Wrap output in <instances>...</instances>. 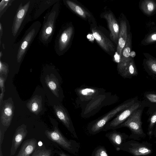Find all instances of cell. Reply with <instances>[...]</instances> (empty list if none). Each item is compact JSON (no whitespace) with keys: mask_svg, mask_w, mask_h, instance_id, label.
<instances>
[{"mask_svg":"<svg viewBox=\"0 0 156 156\" xmlns=\"http://www.w3.org/2000/svg\"><path fill=\"white\" fill-rule=\"evenodd\" d=\"M135 103V101L133 100L123 103L115 107L103 116L91 122L87 127L88 132L90 134L95 135L102 131L105 125L112 118Z\"/></svg>","mask_w":156,"mask_h":156,"instance_id":"obj_1","label":"cell"},{"mask_svg":"<svg viewBox=\"0 0 156 156\" xmlns=\"http://www.w3.org/2000/svg\"><path fill=\"white\" fill-rule=\"evenodd\" d=\"M45 133L49 140L57 143L69 153L76 155L78 154L80 144L74 140L66 138L60 131L57 125L54 126L53 131L46 130Z\"/></svg>","mask_w":156,"mask_h":156,"instance_id":"obj_2","label":"cell"},{"mask_svg":"<svg viewBox=\"0 0 156 156\" xmlns=\"http://www.w3.org/2000/svg\"><path fill=\"white\" fill-rule=\"evenodd\" d=\"M140 107L138 103H135L129 107L123 110L111 120L103 128L102 131L109 130H115L119 128L128 117Z\"/></svg>","mask_w":156,"mask_h":156,"instance_id":"obj_3","label":"cell"},{"mask_svg":"<svg viewBox=\"0 0 156 156\" xmlns=\"http://www.w3.org/2000/svg\"><path fill=\"white\" fill-rule=\"evenodd\" d=\"M2 104L1 121L3 128L0 129L5 131L11 122L14 114V107L12 101L10 99L5 100Z\"/></svg>","mask_w":156,"mask_h":156,"instance_id":"obj_4","label":"cell"},{"mask_svg":"<svg viewBox=\"0 0 156 156\" xmlns=\"http://www.w3.org/2000/svg\"><path fill=\"white\" fill-rule=\"evenodd\" d=\"M141 113L142 110L141 109H137L121 125L119 128L128 127L135 133L142 134L143 131L140 119Z\"/></svg>","mask_w":156,"mask_h":156,"instance_id":"obj_5","label":"cell"},{"mask_svg":"<svg viewBox=\"0 0 156 156\" xmlns=\"http://www.w3.org/2000/svg\"><path fill=\"white\" fill-rule=\"evenodd\" d=\"M132 48V37L131 33L128 34L126 41L122 49L120 55L119 62L118 64L117 70L120 75L129 65L132 58L130 53Z\"/></svg>","mask_w":156,"mask_h":156,"instance_id":"obj_6","label":"cell"},{"mask_svg":"<svg viewBox=\"0 0 156 156\" xmlns=\"http://www.w3.org/2000/svg\"><path fill=\"white\" fill-rule=\"evenodd\" d=\"M27 126L23 124L16 130L13 136L10 149V156H13L27 135Z\"/></svg>","mask_w":156,"mask_h":156,"instance_id":"obj_7","label":"cell"},{"mask_svg":"<svg viewBox=\"0 0 156 156\" xmlns=\"http://www.w3.org/2000/svg\"><path fill=\"white\" fill-rule=\"evenodd\" d=\"M54 108L58 119L62 122L72 136L74 138H77L78 137L73 126L71 120L64 108L60 105H54Z\"/></svg>","mask_w":156,"mask_h":156,"instance_id":"obj_8","label":"cell"},{"mask_svg":"<svg viewBox=\"0 0 156 156\" xmlns=\"http://www.w3.org/2000/svg\"><path fill=\"white\" fill-rule=\"evenodd\" d=\"M102 92L101 89L92 87L77 89L76 92L79 98L82 101H88L94 99Z\"/></svg>","mask_w":156,"mask_h":156,"instance_id":"obj_9","label":"cell"},{"mask_svg":"<svg viewBox=\"0 0 156 156\" xmlns=\"http://www.w3.org/2000/svg\"><path fill=\"white\" fill-rule=\"evenodd\" d=\"M94 38L100 45L105 51H114V46L112 42L100 31L95 29H92Z\"/></svg>","mask_w":156,"mask_h":156,"instance_id":"obj_10","label":"cell"},{"mask_svg":"<svg viewBox=\"0 0 156 156\" xmlns=\"http://www.w3.org/2000/svg\"><path fill=\"white\" fill-rule=\"evenodd\" d=\"M37 140L34 138L28 139L23 143L16 156H30L37 146Z\"/></svg>","mask_w":156,"mask_h":156,"instance_id":"obj_11","label":"cell"},{"mask_svg":"<svg viewBox=\"0 0 156 156\" xmlns=\"http://www.w3.org/2000/svg\"><path fill=\"white\" fill-rule=\"evenodd\" d=\"M104 17L107 21L110 31L111 37L113 41L116 43L118 40L120 30L118 23L111 13L105 14L104 16Z\"/></svg>","mask_w":156,"mask_h":156,"instance_id":"obj_12","label":"cell"},{"mask_svg":"<svg viewBox=\"0 0 156 156\" xmlns=\"http://www.w3.org/2000/svg\"><path fill=\"white\" fill-rule=\"evenodd\" d=\"M127 27L125 20L120 22V28L118 37L117 52L120 56L122 50L125 46L128 36Z\"/></svg>","mask_w":156,"mask_h":156,"instance_id":"obj_13","label":"cell"},{"mask_svg":"<svg viewBox=\"0 0 156 156\" xmlns=\"http://www.w3.org/2000/svg\"><path fill=\"white\" fill-rule=\"evenodd\" d=\"M27 107L31 112L37 115L42 109L41 96L38 95L34 96L27 102Z\"/></svg>","mask_w":156,"mask_h":156,"instance_id":"obj_14","label":"cell"},{"mask_svg":"<svg viewBox=\"0 0 156 156\" xmlns=\"http://www.w3.org/2000/svg\"><path fill=\"white\" fill-rule=\"evenodd\" d=\"M140 9L146 15L151 16L156 12V2L153 0L141 1L139 4Z\"/></svg>","mask_w":156,"mask_h":156,"instance_id":"obj_15","label":"cell"},{"mask_svg":"<svg viewBox=\"0 0 156 156\" xmlns=\"http://www.w3.org/2000/svg\"><path fill=\"white\" fill-rule=\"evenodd\" d=\"M29 5L30 2H29L20 9L16 16L13 29V34L14 36L16 35L21 26Z\"/></svg>","mask_w":156,"mask_h":156,"instance_id":"obj_16","label":"cell"},{"mask_svg":"<svg viewBox=\"0 0 156 156\" xmlns=\"http://www.w3.org/2000/svg\"><path fill=\"white\" fill-rule=\"evenodd\" d=\"M45 82L52 93L57 97H59V85L58 79L53 74L47 75Z\"/></svg>","mask_w":156,"mask_h":156,"instance_id":"obj_17","label":"cell"},{"mask_svg":"<svg viewBox=\"0 0 156 156\" xmlns=\"http://www.w3.org/2000/svg\"><path fill=\"white\" fill-rule=\"evenodd\" d=\"M105 136L116 148L122 144L125 136L123 133L114 130L106 133Z\"/></svg>","mask_w":156,"mask_h":156,"instance_id":"obj_18","label":"cell"},{"mask_svg":"<svg viewBox=\"0 0 156 156\" xmlns=\"http://www.w3.org/2000/svg\"><path fill=\"white\" fill-rule=\"evenodd\" d=\"M35 33V30L33 29L31 30L25 37L20 47L17 55V61L19 62L24 54L25 51L33 38Z\"/></svg>","mask_w":156,"mask_h":156,"instance_id":"obj_19","label":"cell"},{"mask_svg":"<svg viewBox=\"0 0 156 156\" xmlns=\"http://www.w3.org/2000/svg\"><path fill=\"white\" fill-rule=\"evenodd\" d=\"M73 33L72 27L67 28L62 32L60 37L59 45L61 51L64 50L68 45Z\"/></svg>","mask_w":156,"mask_h":156,"instance_id":"obj_20","label":"cell"},{"mask_svg":"<svg viewBox=\"0 0 156 156\" xmlns=\"http://www.w3.org/2000/svg\"><path fill=\"white\" fill-rule=\"evenodd\" d=\"M55 15V12H53L50 14L47 23L44 27L42 35L44 40L48 39L52 32Z\"/></svg>","mask_w":156,"mask_h":156,"instance_id":"obj_21","label":"cell"},{"mask_svg":"<svg viewBox=\"0 0 156 156\" xmlns=\"http://www.w3.org/2000/svg\"><path fill=\"white\" fill-rule=\"evenodd\" d=\"M143 55L145 57L144 64L150 71L156 75V58L147 53H144Z\"/></svg>","mask_w":156,"mask_h":156,"instance_id":"obj_22","label":"cell"},{"mask_svg":"<svg viewBox=\"0 0 156 156\" xmlns=\"http://www.w3.org/2000/svg\"><path fill=\"white\" fill-rule=\"evenodd\" d=\"M137 73V69L132 58L129 65L120 75L124 78H129L136 75Z\"/></svg>","mask_w":156,"mask_h":156,"instance_id":"obj_23","label":"cell"},{"mask_svg":"<svg viewBox=\"0 0 156 156\" xmlns=\"http://www.w3.org/2000/svg\"><path fill=\"white\" fill-rule=\"evenodd\" d=\"M53 152L51 149H47L44 144L39 145L31 156H51Z\"/></svg>","mask_w":156,"mask_h":156,"instance_id":"obj_24","label":"cell"},{"mask_svg":"<svg viewBox=\"0 0 156 156\" xmlns=\"http://www.w3.org/2000/svg\"><path fill=\"white\" fill-rule=\"evenodd\" d=\"M66 2L69 6L73 11L81 16L86 18L87 16H89V15L80 6L74 2L69 0L66 1Z\"/></svg>","mask_w":156,"mask_h":156,"instance_id":"obj_25","label":"cell"},{"mask_svg":"<svg viewBox=\"0 0 156 156\" xmlns=\"http://www.w3.org/2000/svg\"><path fill=\"white\" fill-rule=\"evenodd\" d=\"M129 150L130 153L136 156L147 155L150 154L151 152L149 148L144 146L129 148Z\"/></svg>","mask_w":156,"mask_h":156,"instance_id":"obj_26","label":"cell"},{"mask_svg":"<svg viewBox=\"0 0 156 156\" xmlns=\"http://www.w3.org/2000/svg\"><path fill=\"white\" fill-rule=\"evenodd\" d=\"M156 42V31L148 34L141 42L144 45H147Z\"/></svg>","mask_w":156,"mask_h":156,"instance_id":"obj_27","label":"cell"},{"mask_svg":"<svg viewBox=\"0 0 156 156\" xmlns=\"http://www.w3.org/2000/svg\"><path fill=\"white\" fill-rule=\"evenodd\" d=\"M91 156H109L105 148L99 146L96 148L92 153Z\"/></svg>","mask_w":156,"mask_h":156,"instance_id":"obj_28","label":"cell"},{"mask_svg":"<svg viewBox=\"0 0 156 156\" xmlns=\"http://www.w3.org/2000/svg\"><path fill=\"white\" fill-rule=\"evenodd\" d=\"M8 72V67L4 64L2 63L1 62H0V73L1 74L5 75L7 74Z\"/></svg>","mask_w":156,"mask_h":156,"instance_id":"obj_29","label":"cell"},{"mask_svg":"<svg viewBox=\"0 0 156 156\" xmlns=\"http://www.w3.org/2000/svg\"><path fill=\"white\" fill-rule=\"evenodd\" d=\"M146 97L151 102L156 103V94H148L146 95Z\"/></svg>","mask_w":156,"mask_h":156,"instance_id":"obj_30","label":"cell"},{"mask_svg":"<svg viewBox=\"0 0 156 156\" xmlns=\"http://www.w3.org/2000/svg\"><path fill=\"white\" fill-rule=\"evenodd\" d=\"M156 122V112L151 117L150 119V128L151 129Z\"/></svg>","mask_w":156,"mask_h":156,"instance_id":"obj_31","label":"cell"},{"mask_svg":"<svg viewBox=\"0 0 156 156\" xmlns=\"http://www.w3.org/2000/svg\"><path fill=\"white\" fill-rule=\"evenodd\" d=\"M4 78L1 75L0 76V87L1 92H5L4 90Z\"/></svg>","mask_w":156,"mask_h":156,"instance_id":"obj_32","label":"cell"},{"mask_svg":"<svg viewBox=\"0 0 156 156\" xmlns=\"http://www.w3.org/2000/svg\"><path fill=\"white\" fill-rule=\"evenodd\" d=\"M5 132L3 129H0V145H2L3 143Z\"/></svg>","mask_w":156,"mask_h":156,"instance_id":"obj_33","label":"cell"},{"mask_svg":"<svg viewBox=\"0 0 156 156\" xmlns=\"http://www.w3.org/2000/svg\"><path fill=\"white\" fill-rule=\"evenodd\" d=\"M55 152L59 156H70L67 154L62 151L55 150Z\"/></svg>","mask_w":156,"mask_h":156,"instance_id":"obj_34","label":"cell"},{"mask_svg":"<svg viewBox=\"0 0 156 156\" xmlns=\"http://www.w3.org/2000/svg\"><path fill=\"white\" fill-rule=\"evenodd\" d=\"M5 0H2L0 2V8H1V9H2V7L3 8H2V9H3V8H4V7L6 5L7 3H8V2L9 1V0H8V1L7 2H5V3H4L5 2Z\"/></svg>","mask_w":156,"mask_h":156,"instance_id":"obj_35","label":"cell"},{"mask_svg":"<svg viewBox=\"0 0 156 156\" xmlns=\"http://www.w3.org/2000/svg\"><path fill=\"white\" fill-rule=\"evenodd\" d=\"M136 55V52L134 51H131L130 53V56L132 58L134 57Z\"/></svg>","mask_w":156,"mask_h":156,"instance_id":"obj_36","label":"cell"},{"mask_svg":"<svg viewBox=\"0 0 156 156\" xmlns=\"http://www.w3.org/2000/svg\"><path fill=\"white\" fill-rule=\"evenodd\" d=\"M4 92H1L0 95V105H1V102L3 100V99L4 97Z\"/></svg>","mask_w":156,"mask_h":156,"instance_id":"obj_37","label":"cell"},{"mask_svg":"<svg viewBox=\"0 0 156 156\" xmlns=\"http://www.w3.org/2000/svg\"><path fill=\"white\" fill-rule=\"evenodd\" d=\"M0 156H3L2 149V145H0Z\"/></svg>","mask_w":156,"mask_h":156,"instance_id":"obj_38","label":"cell"}]
</instances>
